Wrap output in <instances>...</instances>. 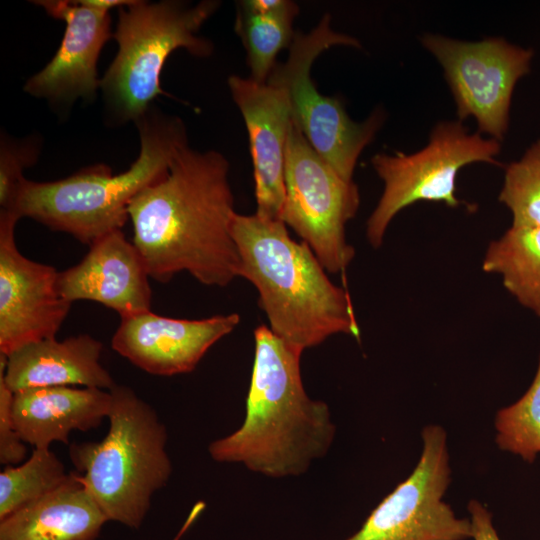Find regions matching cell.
Instances as JSON below:
<instances>
[{
  "instance_id": "1",
  "label": "cell",
  "mask_w": 540,
  "mask_h": 540,
  "mask_svg": "<svg viewBox=\"0 0 540 540\" xmlns=\"http://www.w3.org/2000/svg\"><path fill=\"white\" fill-rule=\"evenodd\" d=\"M228 175L229 162L220 152L186 144L167 175L132 199L133 244L150 278L166 283L187 272L204 285L223 287L239 277Z\"/></svg>"
},
{
  "instance_id": "2",
  "label": "cell",
  "mask_w": 540,
  "mask_h": 540,
  "mask_svg": "<svg viewBox=\"0 0 540 540\" xmlns=\"http://www.w3.org/2000/svg\"><path fill=\"white\" fill-rule=\"evenodd\" d=\"M255 357L243 424L213 441L212 459L241 463L274 478L298 476L324 457L335 436L326 403L304 389L302 351L284 342L265 325L254 331Z\"/></svg>"
},
{
  "instance_id": "3",
  "label": "cell",
  "mask_w": 540,
  "mask_h": 540,
  "mask_svg": "<svg viewBox=\"0 0 540 540\" xmlns=\"http://www.w3.org/2000/svg\"><path fill=\"white\" fill-rule=\"evenodd\" d=\"M230 231L239 277L258 290L271 331L302 352L334 334L360 330L349 294L333 284L311 248L294 241L283 221L234 213Z\"/></svg>"
},
{
  "instance_id": "4",
  "label": "cell",
  "mask_w": 540,
  "mask_h": 540,
  "mask_svg": "<svg viewBox=\"0 0 540 540\" xmlns=\"http://www.w3.org/2000/svg\"><path fill=\"white\" fill-rule=\"evenodd\" d=\"M135 124L140 152L126 171L113 174L108 165L95 164L54 181L24 178L9 212L68 233L88 246L122 230L132 199L164 178L175 154L188 144L183 121L154 105Z\"/></svg>"
},
{
  "instance_id": "5",
  "label": "cell",
  "mask_w": 540,
  "mask_h": 540,
  "mask_svg": "<svg viewBox=\"0 0 540 540\" xmlns=\"http://www.w3.org/2000/svg\"><path fill=\"white\" fill-rule=\"evenodd\" d=\"M109 430L99 442L72 444L69 456L108 521L139 529L155 492L172 473L167 430L129 387L111 390Z\"/></svg>"
},
{
  "instance_id": "6",
  "label": "cell",
  "mask_w": 540,
  "mask_h": 540,
  "mask_svg": "<svg viewBox=\"0 0 540 540\" xmlns=\"http://www.w3.org/2000/svg\"><path fill=\"white\" fill-rule=\"evenodd\" d=\"M219 5L215 0H134L119 9L113 34L118 51L100 82L109 124L135 123L157 96H170L160 87V75L174 50L202 58L213 53L212 42L198 32Z\"/></svg>"
},
{
  "instance_id": "7",
  "label": "cell",
  "mask_w": 540,
  "mask_h": 540,
  "mask_svg": "<svg viewBox=\"0 0 540 540\" xmlns=\"http://www.w3.org/2000/svg\"><path fill=\"white\" fill-rule=\"evenodd\" d=\"M336 45L360 46L357 39L332 30L326 14L309 33H295L287 60L277 63L269 78L286 88L292 120L313 149L341 177L352 181L356 162L373 140L383 116L375 112L363 122H354L338 99L316 88L310 75L312 64Z\"/></svg>"
},
{
  "instance_id": "8",
  "label": "cell",
  "mask_w": 540,
  "mask_h": 540,
  "mask_svg": "<svg viewBox=\"0 0 540 540\" xmlns=\"http://www.w3.org/2000/svg\"><path fill=\"white\" fill-rule=\"evenodd\" d=\"M499 141L471 134L461 122H441L428 144L413 154H377L372 166L384 183L383 193L366 224L374 248L382 242L388 225L403 208L421 201H441L457 207L458 171L474 162L497 164Z\"/></svg>"
},
{
  "instance_id": "9",
  "label": "cell",
  "mask_w": 540,
  "mask_h": 540,
  "mask_svg": "<svg viewBox=\"0 0 540 540\" xmlns=\"http://www.w3.org/2000/svg\"><path fill=\"white\" fill-rule=\"evenodd\" d=\"M284 181L282 221L327 271H344L355 254L346 242L345 225L358 210V187L313 149L293 120L285 148Z\"/></svg>"
},
{
  "instance_id": "10",
  "label": "cell",
  "mask_w": 540,
  "mask_h": 540,
  "mask_svg": "<svg viewBox=\"0 0 540 540\" xmlns=\"http://www.w3.org/2000/svg\"><path fill=\"white\" fill-rule=\"evenodd\" d=\"M422 451L410 475L345 540H468L469 518L456 516L444 495L451 482L447 433L437 424L421 432Z\"/></svg>"
},
{
  "instance_id": "11",
  "label": "cell",
  "mask_w": 540,
  "mask_h": 540,
  "mask_svg": "<svg viewBox=\"0 0 540 540\" xmlns=\"http://www.w3.org/2000/svg\"><path fill=\"white\" fill-rule=\"evenodd\" d=\"M422 44L444 69L459 119L473 117L480 132L501 141L514 87L529 72L533 52L502 38L463 42L424 35Z\"/></svg>"
},
{
  "instance_id": "12",
  "label": "cell",
  "mask_w": 540,
  "mask_h": 540,
  "mask_svg": "<svg viewBox=\"0 0 540 540\" xmlns=\"http://www.w3.org/2000/svg\"><path fill=\"white\" fill-rule=\"evenodd\" d=\"M20 218L0 212V354L55 338L71 303L58 291L54 267L26 258L17 249L14 230Z\"/></svg>"
},
{
  "instance_id": "13",
  "label": "cell",
  "mask_w": 540,
  "mask_h": 540,
  "mask_svg": "<svg viewBox=\"0 0 540 540\" xmlns=\"http://www.w3.org/2000/svg\"><path fill=\"white\" fill-rule=\"evenodd\" d=\"M35 5L65 23L61 44L46 66L24 85L29 95L54 109L67 110L79 98L93 100L100 90L97 62L113 36L110 12L91 9L79 1L40 0Z\"/></svg>"
},
{
  "instance_id": "14",
  "label": "cell",
  "mask_w": 540,
  "mask_h": 540,
  "mask_svg": "<svg viewBox=\"0 0 540 540\" xmlns=\"http://www.w3.org/2000/svg\"><path fill=\"white\" fill-rule=\"evenodd\" d=\"M228 87L248 132L258 216L282 221L285 148L292 112L288 92L268 79L231 75Z\"/></svg>"
},
{
  "instance_id": "15",
  "label": "cell",
  "mask_w": 540,
  "mask_h": 540,
  "mask_svg": "<svg viewBox=\"0 0 540 540\" xmlns=\"http://www.w3.org/2000/svg\"><path fill=\"white\" fill-rule=\"evenodd\" d=\"M239 322L237 313L187 320L147 311L121 318L111 345L114 351L149 374L189 373L209 348Z\"/></svg>"
},
{
  "instance_id": "16",
  "label": "cell",
  "mask_w": 540,
  "mask_h": 540,
  "mask_svg": "<svg viewBox=\"0 0 540 540\" xmlns=\"http://www.w3.org/2000/svg\"><path fill=\"white\" fill-rule=\"evenodd\" d=\"M75 266L58 274V291L69 303H100L121 318L150 311L149 273L138 249L122 230L111 232L89 246Z\"/></svg>"
},
{
  "instance_id": "17",
  "label": "cell",
  "mask_w": 540,
  "mask_h": 540,
  "mask_svg": "<svg viewBox=\"0 0 540 540\" xmlns=\"http://www.w3.org/2000/svg\"><path fill=\"white\" fill-rule=\"evenodd\" d=\"M103 344L89 334L64 340L43 339L5 356L0 374L12 392L31 388L81 385L111 390L116 384L100 363Z\"/></svg>"
},
{
  "instance_id": "18",
  "label": "cell",
  "mask_w": 540,
  "mask_h": 540,
  "mask_svg": "<svg viewBox=\"0 0 540 540\" xmlns=\"http://www.w3.org/2000/svg\"><path fill=\"white\" fill-rule=\"evenodd\" d=\"M110 390L54 386L15 392L12 417L24 443L48 449L53 442L68 444L74 430L96 428L108 417Z\"/></svg>"
},
{
  "instance_id": "19",
  "label": "cell",
  "mask_w": 540,
  "mask_h": 540,
  "mask_svg": "<svg viewBox=\"0 0 540 540\" xmlns=\"http://www.w3.org/2000/svg\"><path fill=\"white\" fill-rule=\"evenodd\" d=\"M108 521L80 475L0 520V540H95Z\"/></svg>"
},
{
  "instance_id": "20",
  "label": "cell",
  "mask_w": 540,
  "mask_h": 540,
  "mask_svg": "<svg viewBox=\"0 0 540 540\" xmlns=\"http://www.w3.org/2000/svg\"><path fill=\"white\" fill-rule=\"evenodd\" d=\"M298 5L290 0H243L237 3L235 31L247 53L250 78L267 82L277 55L295 36L293 21Z\"/></svg>"
},
{
  "instance_id": "21",
  "label": "cell",
  "mask_w": 540,
  "mask_h": 540,
  "mask_svg": "<svg viewBox=\"0 0 540 540\" xmlns=\"http://www.w3.org/2000/svg\"><path fill=\"white\" fill-rule=\"evenodd\" d=\"M482 268L499 274L507 291L540 318V227L511 226L489 244Z\"/></svg>"
},
{
  "instance_id": "22",
  "label": "cell",
  "mask_w": 540,
  "mask_h": 540,
  "mask_svg": "<svg viewBox=\"0 0 540 540\" xmlns=\"http://www.w3.org/2000/svg\"><path fill=\"white\" fill-rule=\"evenodd\" d=\"M68 476L49 448L34 449L26 462L7 466L0 473V520L55 490Z\"/></svg>"
},
{
  "instance_id": "23",
  "label": "cell",
  "mask_w": 540,
  "mask_h": 540,
  "mask_svg": "<svg viewBox=\"0 0 540 540\" xmlns=\"http://www.w3.org/2000/svg\"><path fill=\"white\" fill-rule=\"evenodd\" d=\"M495 442L502 451L532 463L540 453V356L534 379L513 404L495 415Z\"/></svg>"
},
{
  "instance_id": "24",
  "label": "cell",
  "mask_w": 540,
  "mask_h": 540,
  "mask_svg": "<svg viewBox=\"0 0 540 540\" xmlns=\"http://www.w3.org/2000/svg\"><path fill=\"white\" fill-rule=\"evenodd\" d=\"M499 200L511 211L513 227H540V139L507 166Z\"/></svg>"
},
{
  "instance_id": "25",
  "label": "cell",
  "mask_w": 540,
  "mask_h": 540,
  "mask_svg": "<svg viewBox=\"0 0 540 540\" xmlns=\"http://www.w3.org/2000/svg\"><path fill=\"white\" fill-rule=\"evenodd\" d=\"M40 140L36 136L15 139L2 133L0 141V207L12 211L25 168L37 162Z\"/></svg>"
},
{
  "instance_id": "26",
  "label": "cell",
  "mask_w": 540,
  "mask_h": 540,
  "mask_svg": "<svg viewBox=\"0 0 540 540\" xmlns=\"http://www.w3.org/2000/svg\"><path fill=\"white\" fill-rule=\"evenodd\" d=\"M13 395L0 374V463L7 466L21 463L26 456L25 443L12 417Z\"/></svg>"
},
{
  "instance_id": "27",
  "label": "cell",
  "mask_w": 540,
  "mask_h": 540,
  "mask_svg": "<svg viewBox=\"0 0 540 540\" xmlns=\"http://www.w3.org/2000/svg\"><path fill=\"white\" fill-rule=\"evenodd\" d=\"M473 540H500L493 524L491 511L480 501L472 499L467 505Z\"/></svg>"
},
{
  "instance_id": "28",
  "label": "cell",
  "mask_w": 540,
  "mask_h": 540,
  "mask_svg": "<svg viewBox=\"0 0 540 540\" xmlns=\"http://www.w3.org/2000/svg\"><path fill=\"white\" fill-rule=\"evenodd\" d=\"M81 4L98 11L110 12L113 8H122L134 0H78Z\"/></svg>"
}]
</instances>
